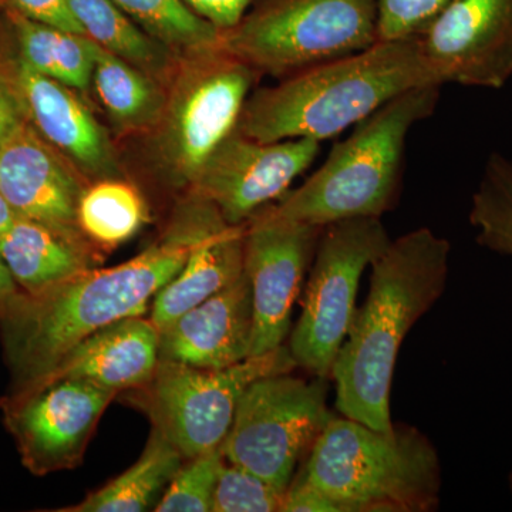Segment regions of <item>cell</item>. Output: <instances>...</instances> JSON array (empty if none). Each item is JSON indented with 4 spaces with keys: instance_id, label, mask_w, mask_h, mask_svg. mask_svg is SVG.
I'll use <instances>...</instances> for the list:
<instances>
[{
    "instance_id": "obj_27",
    "label": "cell",
    "mask_w": 512,
    "mask_h": 512,
    "mask_svg": "<svg viewBox=\"0 0 512 512\" xmlns=\"http://www.w3.org/2000/svg\"><path fill=\"white\" fill-rule=\"evenodd\" d=\"M470 221L481 245L512 256V163L501 154H491L485 165Z\"/></svg>"
},
{
    "instance_id": "obj_30",
    "label": "cell",
    "mask_w": 512,
    "mask_h": 512,
    "mask_svg": "<svg viewBox=\"0 0 512 512\" xmlns=\"http://www.w3.org/2000/svg\"><path fill=\"white\" fill-rule=\"evenodd\" d=\"M453 0H377V42L420 35Z\"/></svg>"
},
{
    "instance_id": "obj_15",
    "label": "cell",
    "mask_w": 512,
    "mask_h": 512,
    "mask_svg": "<svg viewBox=\"0 0 512 512\" xmlns=\"http://www.w3.org/2000/svg\"><path fill=\"white\" fill-rule=\"evenodd\" d=\"M83 191L73 168L28 120L0 146V194L19 217L86 238L77 225Z\"/></svg>"
},
{
    "instance_id": "obj_29",
    "label": "cell",
    "mask_w": 512,
    "mask_h": 512,
    "mask_svg": "<svg viewBox=\"0 0 512 512\" xmlns=\"http://www.w3.org/2000/svg\"><path fill=\"white\" fill-rule=\"evenodd\" d=\"M286 491L224 460L212 498V512L281 511Z\"/></svg>"
},
{
    "instance_id": "obj_22",
    "label": "cell",
    "mask_w": 512,
    "mask_h": 512,
    "mask_svg": "<svg viewBox=\"0 0 512 512\" xmlns=\"http://www.w3.org/2000/svg\"><path fill=\"white\" fill-rule=\"evenodd\" d=\"M20 46V62L73 90L92 84L96 43L77 33L42 25L9 10Z\"/></svg>"
},
{
    "instance_id": "obj_16",
    "label": "cell",
    "mask_w": 512,
    "mask_h": 512,
    "mask_svg": "<svg viewBox=\"0 0 512 512\" xmlns=\"http://www.w3.org/2000/svg\"><path fill=\"white\" fill-rule=\"evenodd\" d=\"M254 306L247 274L160 329V360L224 369L251 357Z\"/></svg>"
},
{
    "instance_id": "obj_28",
    "label": "cell",
    "mask_w": 512,
    "mask_h": 512,
    "mask_svg": "<svg viewBox=\"0 0 512 512\" xmlns=\"http://www.w3.org/2000/svg\"><path fill=\"white\" fill-rule=\"evenodd\" d=\"M222 448L188 458L165 488L157 512H210L218 473L224 463Z\"/></svg>"
},
{
    "instance_id": "obj_9",
    "label": "cell",
    "mask_w": 512,
    "mask_h": 512,
    "mask_svg": "<svg viewBox=\"0 0 512 512\" xmlns=\"http://www.w3.org/2000/svg\"><path fill=\"white\" fill-rule=\"evenodd\" d=\"M325 382L281 373L249 384L221 446L225 460L288 490L296 464L332 417Z\"/></svg>"
},
{
    "instance_id": "obj_26",
    "label": "cell",
    "mask_w": 512,
    "mask_h": 512,
    "mask_svg": "<svg viewBox=\"0 0 512 512\" xmlns=\"http://www.w3.org/2000/svg\"><path fill=\"white\" fill-rule=\"evenodd\" d=\"M147 35L168 49L194 56L221 49L222 30L202 18L185 0H113Z\"/></svg>"
},
{
    "instance_id": "obj_33",
    "label": "cell",
    "mask_w": 512,
    "mask_h": 512,
    "mask_svg": "<svg viewBox=\"0 0 512 512\" xmlns=\"http://www.w3.org/2000/svg\"><path fill=\"white\" fill-rule=\"evenodd\" d=\"M198 15L210 20L218 29H231L247 12L254 0H185Z\"/></svg>"
},
{
    "instance_id": "obj_35",
    "label": "cell",
    "mask_w": 512,
    "mask_h": 512,
    "mask_svg": "<svg viewBox=\"0 0 512 512\" xmlns=\"http://www.w3.org/2000/svg\"><path fill=\"white\" fill-rule=\"evenodd\" d=\"M19 292V285L16 284L15 278L10 274L8 265L0 255V315L5 312L9 303L16 298Z\"/></svg>"
},
{
    "instance_id": "obj_18",
    "label": "cell",
    "mask_w": 512,
    "mask_h": 512,
    "mask_svg": "<svg viewBox=\"0 0 512 512\" xmlns=\"http://www.w3.org/2000/svg\"><path fill=\"white\" fill-rule=\"evenodd\" d=\"M158 342L160 330L150 316L117 320L74 346L43 380L70 377L117 394L137 390L156 373Z\"/></svg>"
},
{
    "instance_id": "obj_14",
    "label": "cell",
    "mask_w": 512,
    "mask_h": 512,
    "mask_svg": "<svg viewBox=\"0 0 512 512\" xmlns=\"http://www.w3.org/2000/svg\"><path fill=\"white\" fill-rule=\"evenodd\" d=\"M417 37L439 86L503 89L512 77V0H453Z\"/></svg>"
},
{
    "instance_id": "obj_23",
    "label": "cell",
    "mask_w": 512,
    "mask_h": 512,
    "mask_svg": "<svg viewBox=\"0 0 512 512\" xmlns=\"http://www.w3.org/2000/svg\"><path fill=\"white\" fill-rule=\"evenodd\" d=\"M92 84L103 109L121 130H137L160 120L165 99L150 74L97 43Z\"/></svg>"
},
{
    "instance_id": "obj_2",
    "label": "cell",
    "mask_w": 512,
    "mask_h": 512,
    "mask_svg": "<svg viewBox=\"0 0 512 512\" xmlns=\"http://www.w3.org/2000/svg\"><path fill=\"white\" fill-rule=\"evenodd\" d=\"M450 244L429 228L390 242L370 265L369 295L356 312L332 367L336 409L382 433H393L390 390L407 333L446 289Z\"/></svg>"
},
{
    "instance_id": "obj_3",
    "label": "cell",
    "mask_w": 512,
    "mask_h": 512,
    "mask_svg": "<svg viewBox=\"0 0 512 512\" xmlns=\"http://www.w3.org/2000/svg\"><path fill=\"white\" fill-rule=\"evenodd\" d=\"M439 84L421 55L419 37L376 42L282 79L248 97L237 130L262 143L339 136L400 94Z\"/></svg>"
},
{
    "instance_id": "obj_19",
    "label": "cell",
    "mask_w": 512,
    "mask_h": 512,
    "mask_svg": "<svg viewBox=\"0 0 512 512\" xmlns=\"http://www.w3.org/2000/svg\"><path fill=\"white\" fill-rule=\"evenodd\" d=\"M244 255L245 224L231 225L224 217L215 222L198 239L173 281L154 298L148 316L157 329L234 284L244 274Z\"/></svg>"
},
{
    "instance_id": "obj_31",
    "label": "cell",
    "mask_w": 512,
    "mask_h": 512,
    "mask_svg": "<svg viewBox=\"0 0 512 512\" xmlns=\"http://www.w3.org/2000/svg\"><path fill=\"white\" fill-rule=\"evenodd\" d=\"M10 9L42 25L84 35L69 0H9ZM86 36V35H84Z\"/></svg>"
},
{
    "instance_id": "obj_32",
    "label": "cell",
    "mask_w": 512,
    "mask_h": 512,
    "mask_svg": "<svg viewBox=\"0 0 512 512\" xmlns=\"http://www.w3.org/2000/svg\"><path fill=\"white\" fill-rule=\"evenodd\" d=\"M282 512H342L335 501L302 476L286 490Z\"/></svg>"
},
{
    "instance_id": "obj_4",
    "label": "cell",
    "mask_w": 512,
    "mask_h": 512,
    "mask_svg": "<svg viewBox=\"0 0 512 512\" xmlns=\"http://www.w3.org/2000/svg\"><path fill=\"white\" fill-rule=\"evenodd\" d=\"M440 87L409 90L357 123L315 174L272 204L275 211L315 227L382 217L392 208L402 183L407 136L417 123L433 116Z\"/></svg>"
},
{
    "instance_id": "obj_21",
    "label": "cell",
    "mask_w": 512,
    "mask_h": 512,
    "mask_svg": "<svg viewBox=\"0 0 512 512\" xmlns=\"http://www.w3.org/2000/svg\"><path fill=\"white\" fill-rule=\"evenodd\" d=\"M185 458L160 431L151 430L143 454L110 483L64 512H143L156 510L165 488Z\"/></svg>"
},
{
    "instance_id": "obj_6",
    "label": "cell",
    "mask_w": 512,
    "mask_h": 512,
    "mask_svg": "<svg viewBox=\"0 0 512 512\" xmlns=\"http://www.w3.org/2000/svg\"><path fill=\"white\" fill-rule=\"evenodd\" d=\"M377 42V0H254L221 49L256 73L286 79Z\"/></svg>"
},
{
    "instance_id": "obj_12",
    "label": "cell",
    "mask_w": 512,
    "mask_h": 512,
    "mask_svg": "<svg viewBox=\"0 0 512 512\" xmlns=\"http://www.w3.org/2000/svg\"><path fill=\"white\" fill-rule=\"evenodd\" d=\"M322 231L323 227L282 217L272 204L245 222L244 271L254 306L251 356L284 346L293 305Z\"/></svg>"
},
{
    "instance_id": "obj_7",
    "label": "cell",
    "mask_w": 512,
    "mask_h": 512,
    "mask_svg": "<svg viewBox=\"0 0 512 512\" xmlns=\"http://www.w3.org/2000/svg\"><path fill=\"white\" fill-rule=\"evenodd\" d=\"M295 367L285 345L224 369L160 360L153 379L134 392L138 406L153 421V429L188 460L222 446L249 384L261 377L291 373Z\"/></svg>"
},
{
    "instance_id": "obj_10",
    "label": "cell",
    "mask_w": 512,
    "mask_h": 512,
    "mask_svg": "<svg viewBox=\"0 0 512 512\" xmlns=\"http://www.w3.org/2000/svg\"><path fill=\"white\" fill-rule=\"evenodd\" d=\"M258 73L224 50L194 56L161 113L158 150L177 184H194L201 168L238 126Z\"/></svg>"
},
{
    "instance_id": "obj_5",
    "label": "cell",
    "mask_w": 512,
    "mask_h": 512,
    "mask_svg": "<svg viewBox=\"0 0 512 512\" xmlns=\"http://www.w3.org/2000/svg\"><path fill=\"white\" fill-rule=\"evenodd\" d=\"M302 477L342 512L429 510L440 485L436 451L419 433H382L345 416L320 431Z\"/></svg>"
},
{
    "instance_id": "obj_20",
    "label": "cell",
    "mask_w": 512,
    "mask_h": 512,
    "mask_svg": "<svg viewBox=\"0 0 512 512\" xmlns=\"http://www.w3.org/2000/svg\"><path fill=\"white\" fill-rule=\"evenodd\" d=\"M0 255L20 291L39 293L97 266L92 242L19 217L0 237Z\"/></svg>"
},
{
    "instance_id": "obj_13",
    "label": "cell",
    "mask_w": 512,
    "mask_h": 512,
    "mask_svg": "<svg viewBox=\"0 0 512 512\" xmlns=\"http://www.w3.org/2000/svg\"><path fill=\"white\" fill-rule=\"evenodd\" d=\"M319 151L311 138L262 143L235 128L201 168L192 191L211 201L228 224L242 225L291 191Z\"/></svg>"
},
{
    "instance_id": "obj_8",
    "label": "cell",
    "mask_w": 512,
    "mask_h": 512,
    "mask_svg": "<svg viewBox=\"0 0 512 512\" xmlns=\"http://www.w3.org/2000/svg\"><path fill=\"white\" fill-rule=\"evenodd\" d=\"M390 242L380 218H350L323 227L288 346L296 366L320 379L332 375L355 320L360 278Z\"/></svg>"
},
{
    "instance_id": "obj_36",
    "label": "cell",
    "mask_w": 512,
    "mask_h": 512,
    "mask_svg": "<svg viewBox=\"0 0 512 512\" xmlns=\"http://www.w3.org/2000/svg\"><path fill=\"white\" fill-rule=\"evenodd\" d=\"M18 218L19 215L16 214V211L10 207L9 202L0 194V237L6 234V231L12 227L13 222L18 220Z\"/></svg>"
},
{
    "instance_id": "obj_34",
    "label": "cell",
    "mask_w": 512,
    "mask_h": 512,
    "mask_svg": "<svg viewBox=\"0 0 512 512\" xmlns=\"http://www.w3.org/2000/svg\"><path fill=\"white\" fill-rule=\"evenodd\" d=\"M26 117L18 86L0 76V146L25 123Z\"/></svg>"
},
{
    "instance_id": "obj_24",
    "label": "cell",
    "mask_w": 512,
    "mask_h": 512,
    "mask_svg": "<svg viewBox=\"0 0 512 512\" xmlns=\"http://www.w3.org/2000/svg\"><path fill=\"white\" fill-rule=\"evenodd\" d=\"M84 35L107 52L134 64L150 76L165 72L168 47L147 35L113 0H69Z\"/></svg>"
},
{
    "instance_id": "obj_25",
    "label": "cell",
    "mask_w": 512,
    "mask_h": 512,
    "mask_svg": "<svg viewBox=\"0 0 512 512\" xmlns=\"http://www.w3.org/2000/svg\"><path fill=\"white\" fill-rule=\"evenodd\" d=\"M147 220L140 192L119 178H103L84 188L77 205L80 232L100 248L119 247L137 235Z\"/></svg>"
},
{
    "instance_id": "obj_17",
    "label": "cell",
    "mask_w": 512,
    "mask_h": 512,
    "mask_svg": "<svg viewBox=\"0 0 512 512\" xmlns=\"http://www.w3.org/2000/svg\"><path fill=\"white\" fill-rule=\"evenodd\" d=\"M16 86L26 113L47 143L93 180L116 178L107 134L73 89L19 62Z\"/></svg>"
},
{
    "instance_id": "obj_1",
    "label": "cell",
    "mask_w": 512,
    "mask_h": 512,
    "mask_svg": "<svg viewBox=\"0 0 512 512\" xmlns=\"http://www.w3.org/2000/svg\"><path fill=\"white\" fill-rule=\"evenodd\" d=\"M222 214L197 192L175 208L164 234L123 264L87 269L39 293L20 291L0 315L12 392L39 383L83 339L117 320L144 316Z\"/></svg>"
},
{
    "instance_id": "obj_11",
    "label": "cell",
    "mask_w": 512,
    "mask_h": 512,
    "mask_svg": "<svg viewBox=\"0 0 512 512\" xmlns=\"http://www.w3.org/2000/svg\"><path fill=\"white\" fill-rule=\"evenodd\" d=\"M116 392L70 377H53L10 392L3 420L23 466L35 476L82 463L97 424Z\"/></svg>"
}]
</instances>
